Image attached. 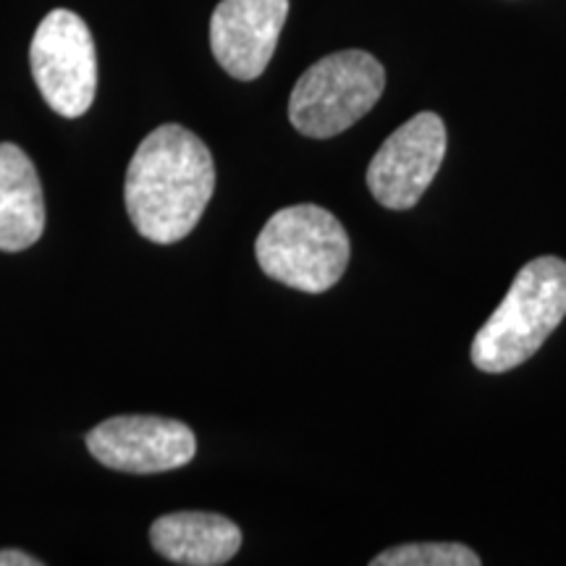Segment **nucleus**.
<instances>
[{
	"label": "nucleus",
	"instance_id": "obj_1",
	"mask_svg": "<svg viewBox=\"0 0 566 566\" xmlns=\"http://www.w3.org/2000/svg\"><path fill=\"white\" fill-rule=\"evenodd\" d=\"M216 192L208 145L179 124H163L139 142L124 184L126 212L139 237L174 244L195 231Z\"/></svg>",
	"mask_w": 566,
	"mask_h": 566
},
{
	"label": "nucleus",
	"instance_id": "obj_2",
	"mask_svg": "<svg viewBox=\"0 0 566 566\" xmlns=\"http://www.w3.org/2000/svg\"><path fill=\"white\" fill-rule=\"evenodd\" d=\"M566 317V260L535 258L516 273L495 313L472 342V365L509 373L525 365Z\"/></svg>",
	"mask_w": 566,
	"mask_h": 566
},
{
	"label": "nucleus",
	"instance_id": "obj_3",
	"mask_svg": "<svg viewBox=\"0 0 566 566\" xmlns=\"http://www.w3.org/2000/svg\"><path fill=\"white\" fill-rule=\"evenodd\" d=\"M254 254L273 281L296 292L323 294L346 273L352 242L334 212L321 205H292L263 226Z\"/></svg>",
	"mask_w": 566,
	"mask_h": 566
},
{
	"label": "nucleus",
	"instance_id": "obj_4",
	"mask_svg": "<svg viewBox=\"0 0 566 566\" xmlns=\"http://www.w3.org/2000/svg\"><path fill=\"white\" fill-rule=\"evenodd\" d=\"M386 90V69L365 51L331 53L313 63L289 97V122L304 137H336L367 116Z\"/></svg>",
	"mask_w": 566,
	"mask_h": 566
},
{
	"label": "nucleus",
	"instance_id": "obj_5",
	"mask_svg": "<svg viewBox=\"0 0 566 566\" xmlns=\"http://www.w3.org/2000/svg\"><path fill=\"white\" fill-rule=\"evenodd\" d=\"M32 76L45 103L63 118L84 116L95 103L97 51L80 13L55 9L40 21L30 48Z\"/></svg>",
	"mask_w": 566,
	"mask_h": 566
},
{
	"label": "nucleus",
	"instance_id": "obj_6",
	"mask_svg": "<svg viewBox=\"0 0 566 566\" xmlns=\"http://www.w3.org/2000/svg\"><path fill=\"white\" fill-rule=\"evenodd\" d=\"M446 155V124L422 111L388 137L367 166V187L388 210H409L422 200Z\"/></svg>",
	"mask_w": 566,
	"mask_h": 566
},
{
	"label": "nucleus",
	"instance_id": "obj_7",
	"mask_svg": "<svg viewBox=\"0 0 566 566\" xmlns=\"http://www.w3.org/2000/svg\"><path fill=\"white\" fill-rule=\"evenodd\" d=\"M87 449L97 462L116 472L155 475L192 462L197 438L189 424L171 417L122 415L92 428Z\"/></svg>",
	"mask_w": 566,
	"mask_h": 566
},
{
	"label": "nucleus",
	"instance_id": "obj_8",
	"mask_svg": "<svg viewBox=\"0 0 566 566\" xmlns=\"http://www.w3.org/2000/svg\"><path fill=\"white\" fill-rule=\"evenodd\" d=\"M289 17V0H221L210 19V48L239 82L263 76Z\"/></svg>",
	"mask_w": 566,
	"mask_h": 566
},
{
	"label": "nucleus",
	"instance_id": "obj_9",
	"mask_svg": "<svg viewBox=\"0 0 566 566\" xmlns=\"http://www.w3.org/2000/svg\"><path fill=\"white\" fill-rule=\"evenodd\" d=\"M150 543L174 564L221 566L242 548V530L221 514L174 512L153 522Z\"/></svg>",
	"mask_w": 566,
	"mask_h": 566
},
{
	"label": "nucleus",
	"instance_id": "obj_10",
	"mask_svg": "<svg viewBox=\"0 0 566 566\" xmlns=\"http://www.w3.org/2000/svg\"><path fill=\"white\" fill-rule=\"evenodd\" d=\"M45 231V202L34 163L11 142H0V252L30 250Z\"/></svg>",
	"mask_w": 566,
	"mask_h": 566
},
{
	"label": "nucleus",
	"instance_id": "obj_11",
	"mask_svg": "<svg viewBox=\"0 0 566 566\" xmlns=\"http://www.w3.org/2000/svg\"><path fill=\"white\" fill-rule=\"evenodd\" d=\"M480 558L462 543H407L373 556V566H480Z\"/></svg>",
	"mask_w": 566,
	"mask_h": 566
},
{
	"label": "nucleus",
	"instance_id": "obj_12",
	"mask_svg": "<svg viewBox=\"0 0 566 566\" xmlns=\"http://www.w3.org/2000/svg\"><path fill=\"white\" fill-rule=\"evenodd\" d=\"M0 566H42V562L30 554H24V551L6 548L0 551Z\"/></svg>",
	"mask_w": 566,
	"mask_h": 566
}]
</instances>
